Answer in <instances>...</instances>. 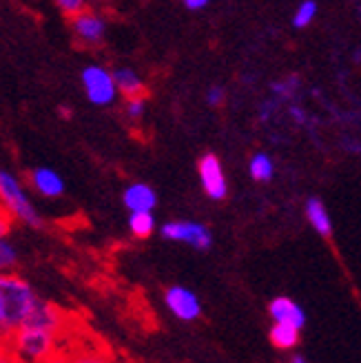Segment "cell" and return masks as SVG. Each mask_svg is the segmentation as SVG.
I'll return each instance as SVG.
<instances>
[{
  "instance_id": "obj_22",
  "label": "cell",
  "mask_w": 361,
  "mask_h": 363,
  "mask_svg": "<svg viewBox=\"0 0 361 363\" xmlns=\"http://www.w3.org/2000/svg\"><path fill=\"white\" fill-rule=\"evenodd\" d=\"M69 357H71V363H113L104 352L94 350V348L78 350L76 354H69Z\"/></svg>"
},
{
  "instance_id": "obj_20",
  "label": "cell",
  "mask_w": 361,
  "mask_h": 363,
  "mask_svg": "<svg viewBox=\"0 0 361 363\" xmlns=\"http://www.w3.org/2000/svg\"><path fill=\"white\" fill-rule=\"evenodd\" d=\"M18 266V250L7 235H0V272H11Z\"/></svg>"
},
{
  "instance_id": "obj_31",
  "label": "cell",
  "mask_w": 361,
  "mask_h": 363,
  "mask_svg": "<svg viewBox=\"0 0 361 363\" xmlns=\"http://www.w3.org/2000/svg\"><path fill=\"white\" fill-rule=\"evenodd\" d=\"M291 363H306V361H304V357H293Z\"/></svg>"
},
{
  "instance_id": "obj_23",
  "label": "cell",
  "mask_w": 361,
  "mask_h": 363,
  "mask_svg": "<svg viewBox=\"0 0 361 363\" xmlns=\"http://www.w3.org/2000/svg\"><path fill=\"white\" fill-rule=\"evenodd\" d=\"M53 3H56L60 13L71 18V16H76V13L84 11V9H89V3H91V0H53Z\"/></svg>"
},
{
  "instance_id": "obj_27",
  "label": "cell",
  "mask_w": 361,
  "mask_h": 363,
  "mask_svg": "<svg viewBox=\"0 0 361 363\" xmlns=\"http://www.w3.org/2000/svg\"><path fill=\"white\" fill-rule=\"evenodd\" d=\"M211 0H182V5L189 9V11H200L204 7H209Z\"/></svg>"
},
{
  "instance_id": "obj_8",
  "label": "cell",
  "mask_w": 361,
  "mask_h": 363,
  "mask_svg": "<svg viewBox=\"0 0 361 363\" xmlns=\"http://www.w3.org/2000/svg\"><path fill=\"white\" fill-rule=\"evenodd\" d=\"M165 306L169 308V313L179 319V321H197L202 317V301L191 288L187 286H171L165 293Z\"/></svg>"
},
{
  "instance_id": "obj_18",
  "label": "cell",
  "mask_w": 361,
  "mask_h": 363,
  "mask_svg": "<svg viewBox=\"0 0 361 363\" xmlns=\"http://www.w3.org/2000/svg\"><path fill=\"white\" fill-rule=\"evenodd\" d=\"M248 173L255 182H270L275 175V160L264 151L252 153L248 160Z\"/></svg>"
},
{
  "instance_id": "obj_2",
  "label": "cell",
  "mask_w": 361,
  "mask_h": 363,
  "mask_svg": "<svg viewBox=\"0 0 361 363\" xmlns=\"http://www.w3.org/2000/svg\"><path fill=\"white\" fill-rule=\"evenodd\" d=\"M60 337L58 333H51L35 325H21L9 337H5L7 354L13 361L21 363H43L51 354L60 350Z\"/></svg>"
},
{
  "instance_id": "obj_30",
  "label": "cell",
  "mask_w": 361,
  "mask_h": 363,
  "mask_svg": "<svg viewBox=\"0 0 361 363\" xmlns=\"http://www.w3.org/2000/svg\"><path fill=\"white\" fill-rule=\"evenodd\" d=\"M3 354H7V346H5V337L0 335V357H3Z\"/></svg>"
},
{
  "instance_id": "obj_5",
  "label": "cell",
  "mask_w": 361,
  "mask_h": 363,
  "mask_svg": "<svg viewBox=\"0 0 361 363\" xmlns=\"http://www.w3.org/2000/svg\"><path fill=\"white\" fill-rule=\"evenodd\" d=\"M162 238L169 242L187 244L197 250H209L213 246V233L202 222H191V220H173L162 224Z\"/></svg>"
},
{
  "instance_id": "obj_34",
  "label": "cell",
  "mask_w": 361,
  "mask_h": 363,
  "mask_svg": "<svg viewBox=\"0 0 361 363\" xmlns=\"http://www.w3.org/2000/svg\"><path fill=\"white\" fill-rule=\"evenodd\" d=\"M100 3H104V0H100Z\"/></svg>"
},
{
  "instance_id": "obj_26",
  "label": "cell",
  "mask_w": 361,
  "mask_h": 363,
  "mask_svg": "<svg viewBox=\"0 0 361 363\" xmlns=\"http://www.w3.org/2000/svg\"><path fill=\"white\" fill-rule=\"evenodd\" d=\"M282 102L279 100H275V98H270L268 102H262V108H260V122H266V120H270L275 116V108L279 106Z\"/></svg>"
},
{
  "instance_id": "obj_21",
  "label": "cell",
  "mask_w": 361,
  "mask_h": 363,
  "mask_svg": "<svg viewBox=\"0 0 361 363\" xmlns=\"http://www.w3.org/2000/svg\"><path fill=\"white\" fill-rule=\"evenodd\" d=\"M147 111V98L144 96H133V98H124V116L131 122H140Z\"/></svg>"
},
{
  "instance_id": "obj_25",
  "label": "cell",
  "mask_w": 361,
  "mask_h": 363,
  "mask_svg": "<svg viewBox=\"0 0 361 363\" xmlns=\"http://www.w3.org/2000/svg\"><path fill=\"white\" fill-rule=\"evenodd\" d=\"M288 116L293 118V122H295L297 126H309V122H313L311 116L306 113L299 104H291V106H288Z\"/></svg>"
},
{
  "instance_id": "obj_6",
  "label": "cell",
  "mask_w": 361,
  "mask_h": 363,
  "mask_svg": "<svg viewBox=\"0 0 361 363\" xmlns=\"http://www.w3.org/2000/svg\"><path fill=\"white\" fill-rule=\"evenodd\" d=\"M71 31H74L76 40L84 47H100L106 38V18L100 11L84 9L76 16L69 18Z\"/></svg>"
},
{
  "instance_id": "obj_16",
  "label": "cell",
  "mask_w": 361,
  "mask_h": 363,
  "mask_svg": "<svg viewBox=\"0 0 361 363\" xmlns=\"http://www.w3.org/2000/svg\"><path fill=\"white\" fill-rule=\"evenodd\" d=\"M299 91H301V78L297 74H291L286 78L270 82V96H273L275 100H279L282 104L293 102Z\"/></svg>"
},
{
  "instance_id": "obj_1",
  "label": "cell",
  "mask_w": 361,
  "mask_h": 363,
  "mask_svg": "<svg viewBox=\"0 0 361 363\" xmlns=\"http://www.w3.org/2000/svg\"><path fill=\"white\" fill-rule=\"evenodd\" d=\"M40 303L33 286L16 272H0V335L9 337L25 325Z\"/></svg>"
},
{
  "instance_id": "obj_19",
  "label": "cell",
  "mask_w": 361,
  "mask_h": 363,
  "mask_svg": "<svg viewBox=\"0 0 361 363\" xmlns=\"http://www.w3.org/2000/svg\"><path fill=\"white\" fill-rule=\"evenodd\" d=\"M317 11H319V5L315 3V0H301L295 9V13H293V27L306 29L317 18Z\"/></svg>"
},
{
  "instance_id": "obj_13",
  "label": "cell",
  "mask_w": 361,
  "mask_h": 363,
  "mask_svg": "<svg viewBox=\"0 0 361 363\" xmlns=\"http://www.w3.org/2000/svg\"><path fill=\"white\" fill-rule=\"evenodd\" d=\"M304 215H306V220H309V224L315 228V233H319L321 238H331L333 235V220H331V213H328L326 204H323L319 197L306 199Z\"/></svg>"
},
{
  "instance_id": "obj_17",
  "label": "cell",
  "mask_w": 361,
  "mask_h": 363,
  "mask_svg": "<svg viewBox=\"0 0 361 363\" xmlns=\"http://www.w3.org/2000/svg\"><path fill=\"white\" fill-rule=\"evenodd\" d=\"M157 228V222H155V215L153 211H135V213H129V230L133 238L138 240H147L155 233Z\"/></svg>"
},
{
  "instance_id": "obj_7",
  "label": "cell",
  "mask_w": 361,
  "mask_h": 363,
  "mask_svg": "<svg viewBox=\"0 0 361 363\" xmlns=\"http://www.w3.org/2000/svg\"><path fill=\"white\" fill-rule=\"evenodd\" d=\"M197 175H200V184L211 199L220 202V199L228 195V179L220 157L215 153H206L200 157V162H197Z\"/></svg>"
},
{
  "instance_id": "obj_32",
  "label": "cell",
  "mask_w": 361,
  "mask_h": 363,
  "mask_svg": "<svg viewBox=\"0 0 361 363\" xmlns=\"http://www.w3.org/2000/svg\"><path fill=\"white\" fill-rule=\"evenodd\" d=\"M0 363H11L9 354H3V357H0Z\"/></svg>"
},
{
  "instance_id": "obj_9",
  "label": "cell",
  "mask_w": 361,
  "mask_h": 363,
  "mask_svg": "<svg viewBox=\"0 0 361 363\" xmlns=\"http://www.w3.org/2000/svg\"><path fill=\"white\" fill-rule=\"evenodd\" d=\"M29 184L31 189L47 197V199H56L65 195V179L58 171H53L49 167H38L29 173Z\"/></svg>"
},
{
  "instance_id": "obj_28",
  "label": "cell",
  "mask_w": 361,
  "mask_h": 363,
  "mask_svg": "<svg viewBox=\"0 0 361 363\" xmlns=\"http://www.w3.org/2000/svg\"><path fill=\"white\" fill-rule=\"evenodd\" d=\"M43 363H71V357L62 350H58L56 354H51L49 359H45Z\"/></svg>"
},
{
  "instance_id": "obj_12",
  "label": "cell",
  "mask_w": 361,
  "mask_h": 363,
  "mask_svg": "<svg viewBox=\"0 0 361 363\" xmlns=\"http://www.w3.org/2000/svg\"><path fill=\"white\" fill-rule=\"evenodd\" d=\"M122 204L129 213L135 211H155L157 206V193L147 182H133L122 191Z\"/></svg>"
},
{
  "instance_id": "obj_3",
  "label": "cell",
  "mask_w": 361,
  "mask_h": 363,
  "mask_svg": "<svg viewBox=\"0 0 361 363\" xmlns=\"http://www.w3.org/2000/svg\"><path fill=\"white\" fill-rule=\"evenodd\" d=\"M0 208L9 215V220L31 228L43 226V217L38 208L33 206L23 179L7 169H0Z\"/></svg>"
},
{
  "instance_id": "obj_24",
  "label": "cell",
  "mask_w": 361,
  "mask_h": 363,
  "mask_svg": "<svg viewBox=\"0 0 361 363\" xmlns=\"http://www.w3.org/2000/svg\"><path fill=\"white\" fill-rule=\"evenodd\" d=\"M224 98H226L224 86L213 84V86L206 89V104H209V106H220V104H224Z\"/></svg>"
},
{
  "instance_id": "obj_10",
  "label": "cell",
  "mask_w": 361,
  "mask_h": 363,
  "mask_svg": "<svg viewBox=\"0 0 361 363\" xmlns=\"http://www.w3.org/2000/svg\"><path fill=\"white\" fill-rule=\"evenodd\" d=\"M268 315H270V319H273V323H288V325H295V328H299V330H304V325H306L304 308L297 301H293L291 297L270 299Z\"/></svg>"
},
{
  "instance_id": "obj_29",
  "label": "cell",
  "mask_w": 361,
  "mask_h": 363,
  "mask_svg": "<svg viewBox=\"0 0 361 363\" xmlns=\"http://www.w3.org/2000/svg\"><path fill=\"white\" fill-rule=\"evenodd\" d=\"M9 228H11V220H9V215L0 208V235H7L9 233Z\"/></svg>"
},
{
  "instance_id": "obj_15",
  "label": "cell",
  "mask_w": 361,
  "mask_h": 363,
  "mask_svg": "<svg viewBox=\"0 0 361 363\" xmlns=\"http://www.w3.org/2000/svg\"><path fill=\"white\" fill-rule=\"evenodd\" d=\"M270 343L277 348V350H295L299 346V339H301V330L295 328V325H288V323H273V328L268 333Z\"/></svg>"
},
{
  "instance_id": "obj_4",
  "label": "cell",
  "mask_w": 361,
  "mask_h": 363,
  "mask_svg": "<svg viewBox=\"0 0 361 363\" xmlns=\"http://www.w3.org/2000/svg\"><path fill=\"white\" fill-rule=\"evenodd\" d=\"M82 91L94 106H111L118 100L113 71L104 65H87L80 74Z\"/></svg>"
},
{
  "instance_id": "obj_11",
  "label": "cell",
  "mask_w": 361,
  "mask_h": 363,
  "mask_svg": "<svg viewBox=\"0 0 361 363\" xmlns=\"http://www.w3.org/2000/svg\"><path fill=\"white\" fill-rule=\"evenodd\" d=\"M25 325H35V328H45V330L62 335L67 330V315L58 306L40 299V303L35 306V311L31 313V317Z\"/></svg>"
},
{
  "instance_id": "obj_33",
  "label": "cell",
  "mask_w": 361,
  "mask_h": 363,
  "mask_svg": "<svg viewBox=\"0 0 361 363\" xmlns=\"http://www.w3.org/2000/svg\"><path fill=\"white\" fill-rule=\"evenodd\" d=\"M11 363H21V361H13V359H11Z\"/></svg>"
},
{
  "instance_id": "obj_14",
  "label": "cell",
  "mask_w": 361,
  "mask_h": 363,
  "mask_svg": "<svg viewBox=\"0 0 361 363\" xmlns=\"http://www.w3.org/2000/svg\"><path fill=\"white\" fill-rule=\"evenodd\" d=\"M113 82L118 89V96L133 98V96H144L147 84H144L142 76L131 67H118L113 69Z\"/></svg>"
}]
</instances>
